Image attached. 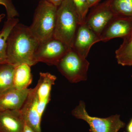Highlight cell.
I'll use <instances>...</instances> for the list:
<instances>
[{"mask_svg": "<svg viewBox=\"0 0 132 132\" xmlns=\"http://www.w3.org/2000/svg\"><path fill=\"white\" fill-rule=\"evenodd\" d=\"M40 43L29 27L18 23L11 30L7 40L8 63L15 66L25 64L34 65L38 63L35 53Z\"/></svg>", "mask_w": 132, "mask_h": 132, "instance_id": "obj_1", "label": "cell"}, {"mask_svg": "<svg viewBox=\"0 0 132 132\" xmlns=\"http://www.w3.org/2000/svg\"><path fill=\"white\" fill-rule=\"evenodd\" d=\"M79 16L72 0H65L57 7L54 37L72 48L79 25Z\"/></svg>", "mask_w": 132, "mask_h": 132, "instance_id": "obj_2", "label": "cell"}, {"mask_svg": "<svg viewBox=\"0 0 132 132\" xmlns=\"http://www.w3.org/2000/svg\"><path fill=\"white\" fill-rule=\"evenodd\" d=\"M57 7L47 0H40L36 9L32 22L29 27L40 43L53 38Z\"/></svg>", "mask_w": 132, "mask_h": 132, "instance_id": "obj_3", "label": "cell"}, {"mask_svg": "<svg viewBox=\"0 0 132 132\" xmlns=\"http://www.w3.org/2000/svg\"><path fill=\"white\" fill-rule=\"evenodd\" d=\"M61 73L70 82L76 83L86 80L89 63L71 48L57 65Z\"/></svg>", "mask_w": 132, "mask_h": 132, "instance_id": "obj_4", "label": "cell"}, {"mask_svg": "<svg viewBox=\"0 0 132 132\" xmlns=\"http://www.w3.org/2000/svg\"><path fill=\"white\" fill-rule=\"evenodd\" d=\"M72 114L78 119L85 121L90 126L91 132H118L125 126L118 114L105 118L90 116L86 109L85 102L82 101L73 110Z\"/></svg>", "mask_w": 132, "mask_h": 132, "instance_id": "obj_5", "label": "cell"}, {"mask_svg": "<svg viewBox=\"0 0 132 132\" xmlns=\"http://www.w3.org/2000/svg\"><path fill=\"white\" fill-rule=\"evenodd\" d=\"M72 48L60 40L54 38L40 43L35 53L38 62L56 66L63 56Z\"/></svg>", "mask_w": 132, "mask_h": 132, "instance_id": "obj_6", "label": "cell"}, {"mask_svg": "<svg viewBox=\"0 0 132 132\" xmlns=\"http://www.w3.org/2000/svg\"><path fill=\"white\" fill-rule=\"evenodd\" d=\"M111 8L110 0L98 4L87 15L85 22L98 37L110 21L116 16Z\"/></svg>", "mask_w": 132, "mask_h": 132, "instance_id": "obj_7", "label": "cell"}, {"mask_svg": "<svg viewBox=\"0 0 132 132\" xmlns=\"http://www.w3.org/2000/svg\"><path fill=\"white\" fill-rule=\"evenodd\" d=\"M37 86L30 88L28 95L20 111L25 123L35 132H42L41 128L42 117L38 112Z\"/></svg>", "mask_w": 132, "mask_h": 132, "instance_id": "obj_8", "label": "cell"}, {"mask_svg": "<svg viewBox=\"0 0 132 132\" xmlns=\"http://www.w3.org/2000/svg\"><path fill=\"white\" fill-rule=\"evenodd\" d=\"M132 33V17L116 16L106 27L99 37V42L113 38H124Z\"/></svg>", "mask_w": 132, "mask_h": 132, "instance_id": "obj_9", "label": "cell"}, {"mask_svg": "<svg viewBox=\"0 0 132 132\" xmlns=\"http://www.w3.org/2000/svg\"><path fill=\"white\" fill-rule=\"evenodd\" d=\"M98 38L84 22L79 25L72 48L82 58L86 59L92 46L98 42Z\"/></svg>", "mask_w": 132, "mask_h": 132, "instance_id": "obj_10", "label": "cell"}, {"mask_svg": "<svg viewBox=\"0 0 132 132\" xmlns=\"http://www.w3.org/2000/svg\"><path fill=\"white\" fill-rule=\"evenodd\" d=\"M56 77L48 72H40L36 86L38 100V112L42 117L50 100L51 89L55 84Z\"/></svg>", "mask_w": 132, "mask_h": 132, "instance_id": "obj_11", "label": "cell"}, {"mask_svg": "<svg viewBox=\"0 0 132 132\" xmlns=\"http://www.w3.org/2000/svg\"><path fill=\"white\" fill-rule=\"evenodd\" d=\"M30 88L20 90L14 87L0 94V111L20 110Z\"/></svg>", "mask_w": 132, "mask_h": 132, "instance_id": "obj_12", "label": "cell"}, {"mask_svg": "<svg viewBox=\"0 0 132 132\" xmlns=\"http://www.w3.org/2000/svg\"><path fill=\"white\" fill-rule=\"evenodd\" d=\"M25 124L20 110L0 111V132H23Z\"/></svg>", "mask_w": 132, "mask_h": 132, "instance_id": "obj_13", "label": "cell"}, {"mask_svg": "<svg viewBox=\"0 0 132 132\" xmlns=\"http://www.w3.org/2000/svg\"><path fill=\"white\" fill-rule=\"evenodd\" d=\"M31 67L25 64L15 66L13 78L14 87L20 90L28 88L32 80Z\"/></svg>", "mask_w": 132, "mask_h": 132, "instance_id": "obj_14", "label": "cell"}, {"mask_svg": "<svg viewBox=\"0 0 132 132\" xmlns=\"http://www.w3.org/2000/svg\"><path fill=\"white\" fill-rule=\"evenodd\" d=\"M123 39L122 44L116 51V58L121 65L132 66V33Z\"/></svg>", "mask_w": 132, "mask_h": 132, "instance_id": "obj_15", "label": "cell"}, {"mask_svg": "<svg viewBox=\"0 0 132 132\" xmlns=\"http://www.w3.org/2000/svg\"><path fill=\"white\" fill-rule=\"evenodd\" d=\"M19 20L16 18L7 19L5 22L0 33V64L7 62V40L9 34L14 27L19 23Z\"/></svg>", "mask_w": 132, "mask_h": 132, "instance_id": "obj_16", "label": "cell"}, {"mask_svg": "<svg viewBox=\"0 0 132 132\" xmlns=\"http://www.w3.org/2000/svg\"><path fill=\"white\" fill-rule=\"evenodd\" d=\"M15 66L6 62L0 64V94L13 87Z\"/></svg>", "mask_w": 132, "mask_h": 132, "instance_id": "obj_17", "label": "cell"}, {"mask_svg": "<svg viewBox=\"0 0 132 132\" xmlns=\"http://www.w3.org/2000/svg\"><path fill=\"white\" fill-rule=\"evenodd\" d=\"M110 5L116 16L132 17V0H110Z\"/></svg>", "mask_w": 132, "mask_h": 132, "instance_id": "obj_18", "label": "cell"}, {"mask_svg": "<svg viewBox=\"0 0 132 132\" xmlns=\"http://www.w3.org/2000/svg\"><path fill=\"white\" fill-rule=\"evenodd\" d=\"M79 16L80 24L85 22L89 8L88 0H72Z\"/></svg>", "mask_w": 132, "mask_h": 132, "instance_id": "obj_19", "label": "cell"}, {"mask_svg": "<svg viewBox=\"0 0 132 132\" xmlns=\"http://www.w3.org/2000/svg\"><path fill=\"white\" fill-rule=\"evenodd\" d=\"M0 5L5 7L6 11L7 19L19 16V13L13 4L12 0H0Z\"/></svg>", "mask_w": 132, "mask_h": 132, "instance_id": "obj_20", "label": "cell"}, {"mask_svg": "<svg viewBox=\"0 0 132 132\" xmlns=\"http://www.w3.org/2000/svg\"><path fill=\"white\" fill-rule=\"evenodd\" d=\"M55 6L58 7L65 0H47Z\"/></svg>", "mask_w": 132, "mask_h": 132, "instance_id": "obj_21", "label": "cell"}, {"mask_svg": "<svg viewBox=\"0 0 132 132\" xmlns=\"http://www.w3.org/2000/svg\"><path fill=\"white\" fill-rule=\"evenodd\" d=\"M101 0H88L89 8H90L93 7L98 5V3Z\"/></svg>", "mask_w": 132, "mask_h": 132, "instance_id": "obj_22", "label": "cell"}, {"mask_svg": "<svg viewBox=\"0 0 132 132\" xmlns=\"http://www.w3.org/2000/svg\"><path fill=\"white\" fill-rule=\"evenodd\" d=\"M23 132H35V131L28 125L25 123Z\"/></svg>", "mask_w": 132, "mask_h": 132, "instance_id": "obj_23", "label": "cell"}, {"mask_svg": "<svg viewBox=\"0 0 132 132\" xmlns=\"http://www.w3.org/2000/svg\"><path fill=\"white\" fill-rule=\"evenodd\" d=\"M127 132H132V118L127 125Z\"/></svg>", "mask_w": 132, "mask_h": 132, "instance_id": "obj_24", "label": "cell"}, {"mask_svg": "<svg viewBox=\"0 0 132 132\" xmlns=\"http://www.w3.org/2000/svg\"><path fill=\"white\" fill-rule=\"evenodd\" d=\"M5 15L4 14H0V22H1L2 19L5 17ZM1 31H0V33H1Z\"/></svg>", "mask_w": 132, "mask_h": 132, "instance_id": "obj_25", "label": "cell"}]
</instances>
